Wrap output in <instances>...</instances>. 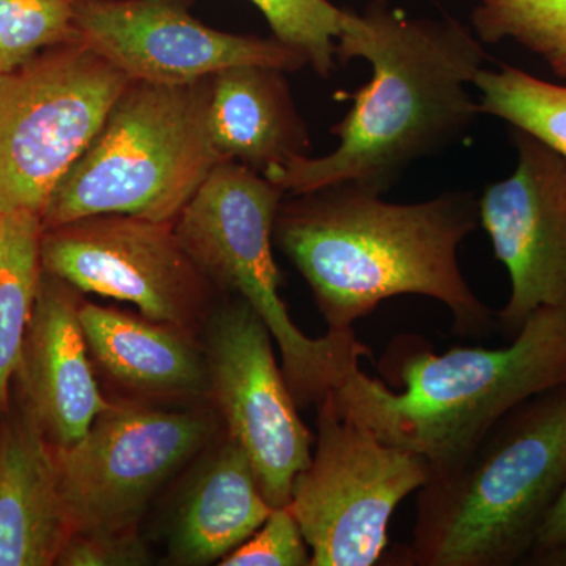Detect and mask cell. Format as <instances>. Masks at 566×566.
Listing matches in <instances>:
<instances>
[{"label":"cell","instance_id":"cell-3","mask_svg":"<svg viewBox=\"0 0 566 566\" xmlns=\"http://www.w3.org/2000/svg\"><path fill=\"white\" fill-rule=\"evenodd\" d=\"M395 392L359 365L335 387V408L386 444L422 458L430 471L471 450L506 412L566 385V311L539 308L512 344L434 354L419 337H398L379 364Z\"/></svg>","mask_w":566,"mask_h":566},{"label":"cell","instance_id":"cell-5","mask_svg":"<svg viewBox=\"0 0 566 566\" xmlns=\"http://www.w3.org/2000/svg\"><path fill=\"white\" fill-rule=\"evenodd\" d=\"M211 80L129 82L52 192L43 230L93 214L175 222L219 163L210 132Z\"/></svg>","mask_w":566,"mask_h":566},{"label":"cell","instance_id":"cell-21","mask_svg":"<svg viewBox=\"0 0 566 566\" xmlns=\"http://www.w3.org/2000/svg\"><path fill=\"white\" fill-rule=\"evenodd\" d=\"M471 20L483 44L515 41L566 81V0H476Z\"/></svg>","mask_w":566,"mask_h":566},{"label":"cell","instance_id":"cell-9","mask_svg":"<svg viewBox=\"0 0 566 566\" xmlns=\"http://www.w3.org/2000/svg\"><path fill=\"white\" fill-rule=\"evenodd\" d=\"M219 427L216 408L203 405L166 411L112 401L80 441L54 446L73 534L139 527L156 491L210 444Z\"/></svg>","mask_w":566,"mask_h":566},{"label":"cell","instance_id":"cell-20","mask_svg":"<svg viewBox=\"0 0 566 566\" xmlns=\"http://www.w3.org/2000/svg\"><path fill=\"white\" fill-rule=\"evenodd\" d=\"M474 88L482 115L532 134L566 158V85L502 65L499 70L482 69Z\"/></svg>","mask_w":566,"mask_h":566},{"label":"cell","instance_id":"cell-2","mask_svg":"<svg viewBox=\"0 0 566 566\" xmlns=\"http://www.w3.org/2000/svg\"><path fill=\"white\" fill-rule=\"evenodd\" d=\"M479 226V197L469 191L395 203L338 182L282 200L273 240L307 282L327 331H354L382 301L411 294L444 305L458 337L483 340L497 333V312L458 262Z\"/></svg>","mask_w":566,"mask_h":566},{"label":"cell","instance_id":"cell-24","mask_svg":"<svg viewBox=\"0 0 566 566\" xmlns=\"http://www.w3.org/2000/svg\"><path fill=\"white\" fill-rule=\"evenodd\" d=\"M311 547L286 506L273 509L245 542L219 562L221 566H308Z\"/></svg>","mask_w":566,"mask_h":566},{"label":"cell","instance_id":"cell-7","mask_svg":"<svg viewBox=\"0 0 566 566\" xmlns=\"http://www.w3.org/2000/svg\"><path fill=\"white\" fill-rule=\"evenodd\" d=\"M129 82L82 40L0 74V216H43Z\"/></svg>","mask_w":566,"mask_h":566},{"label":"cell","instance_id":"cell-26","mask_svg":"<svg viewBox=\"0 0 566 566\" xmlns=\"http://www.w3.org/2000/svg\"><path fill=\"white\" fill-rule=\"evenodd\" d=\"M566 551V486L547 515L526 564L536 565L551 554Z\"/></svg>","mask_w":566,"mask_h":566},{"label":"cell","instance_id":"cell-11","mask_svg":"<svg viewBox=\"0 0 566 566\" xmlns=\"http://www.w3.org/2000/svg\"><path fill=\"white\" fill-rule=\"evenodd\" d=\"M205 331L208 397L248 453L268 504L283 509L311 463L312 434L275 360L273 335L240 296L216 308Z\"/></svg>","mask_w":566,"mask_h":566},{"label":"cell","instance_id":"cell-27","mask_svg":"<svg viewBox=\"0 0 566 566\" xmlns=\"http://www.w3.org/2000/svg\"><path fill=\"white\" fill-rule=\"evenodd\" d=\"M536 565L566 566V551H560V553L551 554V556L542 558V560H539L538 564Z\"/></svg>","mask_w":566,"mask_h":566},{"label":"cell","instance_id":"cell-22","mask_svg":"<svg viewBox=\"0 0 566 566\" xmlns=\"http://www.w3.org/2000/svg\"><path fill=\"white\" fill-rule=\"evenodd\" d=\"M77 0H0V74L59 44L80 40Z\"/></svg>","mask_w":566,"mask_h":566},{"label":"cell","instance_id":"cell-1","mask_svg":"<svg viewBox=\"0 0 566 566\" xmlns=\"http://www.w3.org/2000/svg\"><path fill=\"white\" fill-rule=\"evenodd\" d=\"M335 57L363 59L371 80L334 126V151L293 156L264 170L285 196L338 182L385 196L412 164L455 144L482 115L471 88L486 51L452 18H409L385 0L363 13L344 10Z\"/></svg>","mask_w":566,"mask_h":566},{"label":"cell","instance_id":"cell-16","mask_svg":"<svg viewBox=\"0 0 566 566\" xmlns=\"http://www.w3.org/2000/svg\"><path fill=\"white\" fill-rule=\"evenodd\" d=\"M73 534L54 446L28 409L0 428V566H51Z\"/></svg>","mask_w":566,"mask_h":566},{"label":"cell","instance_id":"cell-15","mask_svg":"<svg viewBox=\"0 0 566 566\" xmlns=\"http://www.w3.org/2000/svg\"><path fill=\"white\" fill-rule=\"evenodd\" d=\"M93 364L136 403H180L208 397V364L196 335L144 315L81 303Z\"/></svg>","mask_w":566,"mask_h":566},{"label":"cell","instance_id":"cell-19","mask_svg":"<svg viewBox=\"0 0 566 566\" xmlns=\"http://www.w3.org/2000/svg\"><path fill=\"white\" fill-rule=\"evenodd\" d=\"M41 234L40 216H0V419L9 408L11 378L20 368L39 290Z\"/></svg>","mask_w":566,"mask_h":566},{"label":"cell","instance_id":"cell-23","mask_svg":"<svg viewBox=\"0 0 566 566\" xmlns=\"http://www.w3.org/2000/svg\"><path fill=\"white\" fill-rule=\"evenodd\" d=\"M264 14L274 39L303 52L312 66L329 80L335 69V41L340 35L344 10L329 0H251Z\"/></svg>","mask_w":566,"mask_h":566},{"label":"cell","instance_id":"cell-17","mask_svg":"<svg viewBox=\"0 0 566 566\" xmlns=\"http://www.w3.org/2000/svg\"><path fill=\"white\" fill-rule=\"evenodd\" d=\"M283 73L241 65L212 76L210 132L226 161L263 174L293 156L307 155V128Z\"/></svg>","mask_w":566,"mask_h":566},{"label":"cell","instance_id":"cell-14","mask_svg":"<svg viewBox=\"0 0 566 566\" xmlns=\"http://www.w3.org/2000/svg\"><path fill=\"white\" fill-rule=\"evenodd\" d=\"M76 289L41 271L18 374L24 408L52 446L74 444L109 408L99 389Z\"/></svg>","mask_w":566,"mask_h":566},{"label":"cell","instance_id":"cell-13","mask_svg":"<svg viewBox=\"0 0 566 566\" xmlns=\"http://www.w3.org/2000/svg\"><path fill=\"white\" fill-rule=\"evenodd\" d=\"M516 167L479 197L480 226L512 292L497 312L512 342L539 308L566 311V158L523 129H510Z\"/></svg>","mask_w":566,"mask_h":566},{"label":"cell","instance_id":"cell-25","mask_svg":"<svg viewBox=\"0 0 566 566\" xmlns=\"http://www.w3.org/2000/svg\"><path fill=\"white\" fill-rule=\"evenodd\" d=\"M151 562L139 527L120 531L76 532L63 546L62 566H144Z\"/></svg>","mask_w":566,"mask_h":566},{"label":"cell","instance_id":"cell-12","mask_svg":"<svg viewBox=\"0 0 566 566\" xmlns=\"http://www.w3.org/2000/svg\"><path fill=\"white\" fill-rule=\"evenodd\" d=\"M74 25L129 81L192 84L232 66L296 71L303 52L277 39L233 35L196 20L180 0H77Z\"/></svg>","mask_w":566,"mask_h":566},{"label":"cell","instance_id":"cell-18","mask_svg":"<svg viewBox=\"0 0 566 566\" xmlns=\"http://www.w3.org/2000/svg\"><path fill=\"white\" fill-rule=\"evenodd\" d=\"M214 447L175 517L170 554L178 565L219 564L273 512L243 447L227 433Z\"/></svg>","mask_w":566,"mask_h":566},{"label":"cell","instance_id":"cell-10","mask_svg":"<svg viewBox=\"0 0 566 566\" xmlns=\"http://www.w3.org/2000/svg\"><path fill=\"white\" fill-rule=\"evenodd\" d=\"M43 273L77 292L136 305L140 314L199 335L211 318L210 279L175 232V222L93 214L43 230Z\"/></svg>","mask_w":566,"mask_h":566},{"label":"cell","instance_id":"cell-4","mask_svg":"<svg viewBox=\"0 0 566 566\" xmlns=\"http://www.w3.org/2000/svg\"><path fill=\"white\" fill-rule=\"evenodd\" d=\"M566 486V385L506 412L417 491L405 565L526 564Z\"/></svg>","mask_w":566,"mask_h":566},{"label":"cell","instance_id":"cell-8","mask_svg":"<svg viewBox=\"0 0 566 566\" xmlns=\"http://www.w3.org/2000/svg\"><path fill=\"white\" fill-rule=\"evenodd\" d=\"M315 452L286 509L311 547V566H370L389 545L397 506L430 475L422 458L345 419L333 392L318 405Z\"/></svg>","mask_w":566,"mask_h":566},{"label":"cell","instance_id":"cell-6","mask_svg":"<svg viewBox=\"0 0 566 566\" xmlns=\"http://www.w3.org/2000/svg\"><path fill=\"white\" fill-rule=\"evenodd\" d=\"M281 188L237 161L219 163L175 221V232L203 274L240 296L266 324L282 371L300 408L318 405L371 357L354 331L308 337L293 323L281 294L273 256Z\"/></svg>","mask_w":566,"mask_h":566}]
</instances>
